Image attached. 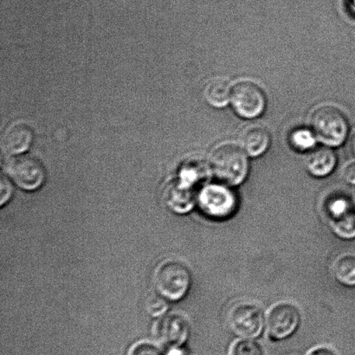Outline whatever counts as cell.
Returning a JSON list of instances; mask_svg holds the SVG:
<instances>
[{
	"instance_id": "obj_26",
	"label": "cell",
	"mask_w": 355,
	"mask_h": 355,
	"mask_svg": "<svg viewBox=\"0 0 355 355\" xmlns=\"http://www.w3.org/2000/svg\"><path fill=\"white\" fill-rule=\"evenodd\" d=\"M351 5L354 7L355 9V0H350Z\"/></svg>"
},
{
	"instance_id": "obj_15",
	"label": "cell",
	"mask_w": 355,
	"mask_h": 355,
	"mask_svg": "<svg viewBox=\"0 0 355 355\" xmlns=\"http://www.w3.org/2000/svg\"><path fill=\"white\" fill-rule=\"evenodd\" d=\"M232 87L225 78H215L208 83L205 90L207 103L215 107H224L231 103Z\"/></svg>"
},
{
	"instance_id": "obj_4",
	"label": "cell",
	"mask_w": 355,
	"mask_h": 355,
	"mask_svg": "<svg viewBox=\"0 0 355 355\" xmlns=\"http://www.w3.org/2000/svg\"><path fill=\"white\" fill-rule=\"evenodd\" d=\"M193 284L190 270L177 261L162 263L155 270L154 285L156 292L168 302H178L187 297Z\"/></svg>"
},
{
	"instance_id": "obj_2",
	"label": "cell",
	"mask_w": 355,
	"mask_h": 355,
	"mask_svg": "<svg viewBox=\"0 0 355 355\" xmlns=\"http://www.w3.org/2000/svg\"><path fill=\"white\" fill-rule=\"evenodd\" d=\"M197 205L205 217L224 221L236 214L239 198L233 187L218 181L201 188L198 193Z\"/></svg>"
},
{
	"instance_id": "obj_16",
	"label": "cell",
	"mask_w": 355,
	"mask_h": 355,
	"mask_svg": "<svg viewBox=\"0 0 355 355\" xmlns=\"http://www.w3.org/2000/svg\"><path fill=\"white\" fill-rule=\"evenodd\" d=\"M333 274L340 284L355 287V256L344 255L338 257L333 264Z\"/></svg>"
},
{
	"instance_id": "obj_20",
	"label": "cell",
	"mask_w": 355,
	"mask_h": 355,
	"mask_svg": "<svg viewBox=\"0 0 355 355\" xmlns=\"http://www.w3.org/2000/svg\"><path fill=\"white\" fill-rule=\"evenodd\" d=\"M128 355H166L158 346L150 343L135 344Z\"/></svg>"
},
{
	"instance_id": "obj_10",
	"label": "cell",
	"mask_w": 355,
	"mask_h": 355,
	"mask_svg": "<svg viewBox=\"0 0 355 355\" xmlns=\"http://www.w3.org/2000/svg\"><path fill=\"white\" fill-rule=\"evenodd\" d=\"M190 324L182 315H173L162 322L158 338L169 350L180 349L189 339Z\"/></svg>"
},
{
	"instance_id": "obj_21",
	"label": "cell",
	"mask_w": 355,
	"mask_h": 355,
	"mask_svg": "<svg viewBox=\"0 0 355 355\" xmlns=\"http://www.w3.org/2000/svg\"><path fill=\"white\" fill-rule=\"evenodd\" d=\"M13 187L10 181L7 178L2 177L1 182H0V205L3 207L8 203L10 198L12 197Z\"/></svg>"
},
{
	"instance_id": "obj_5",
	"label": "cell",
	"mask_w": 355,
	"mask_h": 355,
	"mask_svg": "<svg viewBox=\"0 0 355 355\" xmlns=\"http://www.w3.org/2000/svg\"><path fill=\"white\" fill-rule=\"evenodd\" d=\"M323 210L336 236L343 239L355 238V203L349 195H330L323 205Z\"/></svg>"
},
{
	"instance_id": "obj_8",
	"label": "cell",
	"mask_w": 355,
	"mask_h": 355,
	"mask_svg": "<svg viewBox=\"0 0 355 355\" xmlns=\"http://www.w3.org/2000/svg\"><path fill=\"white\" fill-rule=\"evenodd\" d=\"M301 324V313L291 302H280L272 306L266 318L268 336L272 340L290 338Z\"/></svg>"
},
{
	"instance_id": "obj_6",
	"label": "cell",
	"mask_w": 355,
	"mask_h": 355,
	"mask_svg": "<svg viewBox=\"0 0 355 355\" xmlns=\"http://www.w3.org/2000/svg\"><path fill=\"white\" fill-rule=\"evenodd\" d=\"M266 318L259 305L243 302L230 311L229 328L239 338L255 340L266 329Z\"/></svg>"
},
{
	"instance_id": "obj_19",
	"label": "cell",
	"mask_w": 355,
	"mask_h": 355,
	"mask_svg": "<svg viewBox=\"0 0 355 355\" xmlns=\"http://www.w3.org/2000/svg\"><path fill=\"white\" fill-rule=\"evenodd\" d=\"M168 302L166 299L159 295L157 297L150 298L148 301L147 311L148 314L154 316V318H158L168 311Z\"/></svg>"
},
{
	"instance_id": "obj_17",
	"label": "cell",
	"mask_w": 355,
	"mask_h": 355,
	"mask_svg": "<svg viewBox=\"0 0 355 355\" xmlns=\"http://www.w3.org/2000/svg\"><path fill=\"white\" fill-rule=\"evenodd\" d=\"M318 137L313 130L300 128L291 134V147L298 152H311L315 149Z\"/></svg>"
},
{
	"instance_id": "obj_18",
	"label": "cell",
	"mask_w": 355,
	"mask_h": 355,
	"mask_svg": "<svg viewBox=\"0 0 355 355\" xmlns=\"http://www.w3.org/2000/svg\"><path fill=\"white\" fill-rule=\"evenodd\" d=\"M228 355H263V352L255 340L240 338L230 347Z\"/></svg>"
},
{
	"instance_id": "obj_1",
	"label": "cell",
	"mask_w": 355,
	"mask_h": 355,
	"mask_svg": "<svg viewBox=\"0 0 355 355\" xmlns=\"http://www.w3.org/2000/svg\"><path fill=\"white\" fill-rule=\"evenodd\" d=\"M210 169L218 182L232 187H238L245 182L248 176V155L239 145H220L212 152Z\"/></svg>"
},
{
	"instance_id": "obj_22",
	"label": "cell",
	"mask_w": 355,
	"mask_h": 355,
	"mask_svg": "<svg viewBox=\"0 0 355 355\" xmlns=\"http://www.w3.org/2000/svg\"><path fill=\"white\" fill-rule=\"evenodd\" d=\"M343 178L347 183L355 184V162L349 163L343 170Z\"/></svg>"
},
{
	"instance_id": "obj_7",
	"label": "cell",
	"mask_w": 355,
	"mask_h": 355,
	"mask_svg": "<svg viewBox=\"0 0 355 355\" xmlns=\"http://www.w3.org/2000/svg\"><path fill=\"white\" fill-rule=\"evenodd\" d=\"M232 109L243 119H255L266 109V93L257 83L243 80L232 87Z\"/></svg>"
},
{
	"instance_id": "obj_24",
	"label": "cell",
	"mask_w": 355,
	"mask_h": 355,
	"mask_svg": "<svg viewBox=\"0 0 355 355\" xmlns=\"http://www.w3.org/2000/svg\"><path fill=\"white\" fill-rule=\"evenodd\" d=\"M350 148L351 151H352L353 155L355 157V132L354 134L353 135L352 140H351Z\"/></svg>"
},
{
	"instance_id": "obj_12",
	"label": "cell",
	"mask_w": 355,
	"mask_h": 355,
	"mask_svg": "<svg viewBox=\"0 0 355 355\" xmlns=\"http://www.w3.org/2000/svg\"><path fill=\"white\" fill-rule=\"evenodd\" d=\"M336 164V155L329 147L313 149L306 159L307 171L316 178L329 176L335 170Z\"/></svg>"
},
{
	"instance_id": "obj_13",
	"label": "cell",
	"mask_w": 355,
	"mask_h": 355,
	"mask_svg": "<svg viewBox=\"0 0 355 355\" xmlns=\"http://www.w3.org/2000/svg\"><path fill=\"white\" fill-rule=\"evenodd\" d=\"M198 193L187 184H176L168 191L166 203L177 214H184L197 205Z\"/></svg>"
},
{
	"instance_id": "obj_9",
	"label": "cell",
	"mask_w": 355,
	"mask_h": 355,
	"mask_svg": "<svg viewBox=\"0 0 355 355\" xmlns=\"http://www.w3.org/2000/svg\"><path fill=\"white\" fill-rule=\"evenodd\" d=\"M6 171L14 184L24 191L40 189L46 178L42 163L28 155L13 158L7 165Z\"/></svg>"
},
{
	"instance_id": "obj_3",
	"label": "cell",
	"mask_w": 355,
	"mask_h": 355,
	"mask_svg": "<svg viewBox=\"0 0 355 355\" xmlns=\"http://www.w3.org/2000/svg\"><path fill=\"white\" fill-rule=\"evenodd\" d=\"M311 125L318 140L329 148L339 147L345 142L349 126L345 114L330 104L313 111Z\"/></svg>"
},
{
	"instance_id": "obj_11",
	"label": "cell",
	"mask_w": 355,
	"mask_h": 355,
	"mask_svg": "<svg viewBox=\"0 0 355 355\" xmlns=\"http://www.w3.org/2000/svg\"><path fill=\"white\" fill-rule=\"evenodd\" d=\"M33 135L29 126L24 123H14L3 134V150L9 155H19L26 151L33 141Z\"/></svg>"
},
{
	"instance_id": "obj_14",
	"label": "cell",
	"mask_w": 355,
	"mask_h": 355,
	"mask_svg": "<svg viewBox=\"0 0 355 355\" xmlns=\"http://www.w3.org/2000/svg\"><path fill=\"white\" fill-rule=\"evenodd\" d=\"M270 135L266 128L253 127L247 130L243 139V148L252 157H259L268 150Z\"/></svg>"
},
{
	"instance_id": "obj_23",
	"label": "cell",
	"mask_w": 355,
	"mask_h": 355,
	"mask_svg": "<svg viewBox=\"0 0 355 355\" xmlns=\"http://www.w3.org/2000/svg\"><path fill=\"white\" fill-rule=\"evenodd\" d=\"M308 355H337L335 351L328 347H318L312 349Z\"/></svg>"
},
{
	"instance_id": "obj_25",
	"label": "cell",
	"mask_w": 355,
	"mask_h": 355,
	"mask_svg": "<svg viewBox=\"0 0 355 355\" xmlns=\"http://www.w3.org/2000/svg\"><path fill=\"white\" fill-rule=\"evenodd\" d=\"M168 355H187L184 354L182 350L181 349H175L169 351Z\"/></svg>"
}]
</instances>
